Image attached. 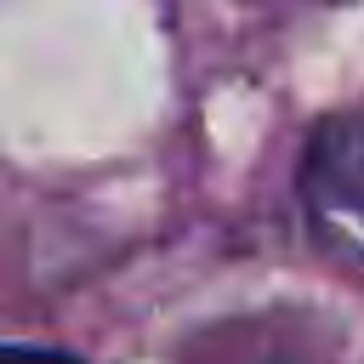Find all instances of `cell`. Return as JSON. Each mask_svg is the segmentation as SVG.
Segmentation results:
<instances>
[{
    "instance_id": "cell-1",
    "label": "cell",
    "mask_w": 364,
    "mask_h": 364,
    "mask_svg": "<svg viewBox=\"0 0 364 364\" xmlns=\"http://www.w3.org/2000/svg\"><path fill=\"white\" fill-rule=\"evenodd\" d=\"M0 364H80L74 353H51V347H17V341H0Z\"/></svg>"
}]
</instances>
